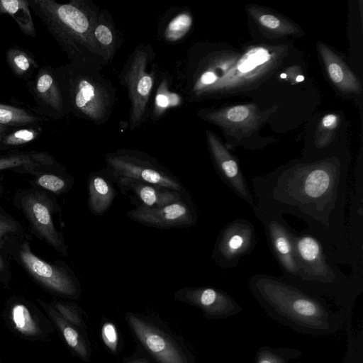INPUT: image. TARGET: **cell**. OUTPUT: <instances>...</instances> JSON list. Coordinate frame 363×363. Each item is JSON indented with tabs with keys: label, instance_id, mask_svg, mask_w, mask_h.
<instances>
[{
	"label": "cell",
	"instance_id": "obj_1",
	"mask_svg": "<svg viewBox=\"0 0 363 363\" xmlns=\"http://www.w3.org/2000/svg\"><path fill=\"white\" fill-rule=\"evenodd\" d=\"M349 159L330 154L295 160L251 178L257 204L264 211L294 216L325 247L335 264L351 265L346 238Z\"/></svg>",
	"mask_w": 363,
	"mask_h": 363
},
{
	"label": "cell",
	"instance_id": "obj_2",
	"mask_svg": "<svg viewBox=\"0 0 363 363\" xmlns=\"http://www.w3.org/2000/svg\"><path fill=\"white\" fill-rule=\"evenodd\" d=\"M286 51L279 46H251L238 52L196 44L177 68L178 86L191 102L251 90L274 74Z\"/></svg>",
	"mask_w": 363,
	"mask_h": 363
},
{
	"label": "cell",
	"instance_id": "obj_3",
	"mask_svg": "<svg viewBox=\"0 0 363 363\" xmlns=\"http://www.w3.org/2000/svg\"><path fill=\"white\" fill-rule=\"evenodd\" d=\"M33 8L67 52L72 62L100 70L106 66L94 44L92 33L100 11L87 0L59 4L34 0Z\"/></svg>",
	"mask_w": 363,
	"mask_h": 363
},
{
	"label": "cell",
	"instance_id": "obj_4",
	"mask_svg": "<svg viewBox=\"0 0 363 363\" xmlns=\"http://www.w3.org/2000/svg\"><path fill=\"white\" fill-rule=\"evenodd\" d=\"M101 71L72 62L67 77L73 110L79 116L98 125L109 120L117 102L116 89Z\"/></svg>",
	"mask_w": 363,
	"mask_h": 363
},
{
	"label": "cell",
	"instance_id": "obj_5",
	"mask_svg": "<svg viewBox=\"0 0 363 363\" xmlns=\"http://www.w3.org/2000/svg\"><path fill=\"white\" fill-rule=\"evenodd\" d=\"M155 54L150 45H137L128 56L118 79L128 91L130 102L129 126L139 128L146 120L148 106L156 84Z\"/></svg>",
	"mask_w": 363,
	"mask_h": 363
},
{
	"label": "cell",
	"instance_id": "obj_6",
	"mask_svg": "<svg viewBox=\"0 0 363 363\" xmlns=\"http://www.w3.org/2000/svg\"><path fill=\"white\" fill-rule=\"evenodd\" d=\"M273 108L262 111L256 104H247L201 109L196 115L220 127L229 146L258 150L265 145L257 140L255 133L273 113Z\"/></svg>",
	"mask_w": 363,
	"mask_h": 363
},
{
	"label": "cell",
	"instance_id": "obj_7",
	"mask_svg": "<svg viewBox=\"0 0 363 363\" xmlns=\"http://www.w3.org/2000/svg\"><path fill=\"white\" fill-rule=\"evenodd\" d=\"M298 281L318 286H347L351 281L330 259L325 247L308 230H293Z\"/></svg>",
	"mask_w": 363,
	"mask_h": 363
},
{
	"label": "cell",
	"instance_id": "obj_8",
	"mask_svg": "<svg viewBox=\"0 0 363 363\" xmlns=\"http://www.w3.org/2000/svg\"><path fill=\"white\" fill-rule=\"evenodd\" d=\"M105 161L112 179H133L186 193L179 179L167 168L141 151L119 149L106 155Z\"/></svg>",
	"mask_w": 363,
	"mask_h": 363
},
{
	"label": "cell",
	"instance_id": "obj_9",
	"mask_svg": "<svg viewBox=\"0 0 363 363\" xmlns=\"http://www.w3.org/2000/svg\"><path fill=\"white\" fill-rule=\"evenodd\" d=\"M255 215L262 223L270 250L284 276L298 281L299 268L293 240V228L282 215L269 213L255 203Z\"/></svg>",
	"mask_w": 363,
	"mask_h": 363
},
{
	"label": "cell",
	"instance_id": "obj_10",
	"mask_svg": "<svg viewBox=\"0 0 363 363\" xmlns=\"http://www.w3.org/2000/svg\"><path fill=\"white\" fill-rule=\"evenodd\" d=\"M257 244L253 224L244 218L228 223L219 232L211 258L222 269L236 267L240 259L254 250Z\"/></svg>",
	"mask_w": 363,
	"mask_h": 363
},
{
	"label": "cell",
	"instance_id": "obj_11",
	"mask_svg": "<svg viewBox=\"0 0 363 363\" xmlns=\"http://www.w3.org/2000/svg\"><path fill=\"white\" fill-rule=\"evenodd\" d=\"M133 221L144 225L162 229L188 228L196 225L198 220L196 208L189 197L159 206H138L127 213Z\"/></svg>",
	"mask_w": 363,
	"mask_h": 363
},
{
	"label": "cell",
	"instance_id": "obj_12",
	"mask_svg": "<svg viewBox=\"0 0 363 363\" xmlns=\"http://www.w3.org/2000/svg\"><path fill=\"white\" fill-rule=\"evenodd\" d=\"M206 141L210 157L220 179L238 197L253 208L255 201L238 158L211 130H206Z\"/></svg>",
	"mask_w": 363,
	"mask_h": 363
},
{
	"label": "cell",
	"instance_id": "obj_13",
	"mask_svg": "<svg viewBox=\"0 0 363 363\" xmlns=\"http://www.w3.org/2000/svg\"><path fill=\"white\" fill-rule=\"evenodd\" d=\"M4 318L16 335L30 341H48L55 326L48 315L23 301H15L6 307Z\"/></svg>",
	"mask_w": 363,
	"mask_h": 363
},
{
	"label": "cell",
	"instance_id": "obj_14",
	"mask_svg": "<svg viewBox=\"0 0 363 363\" xmlns=\"http://www.w3.org/2000/svg\"><path fill=\"white\" fill-rule=\"evenodd\" d=\"M346 221V238L351 259L352 272H363V176L362 167L356 168L350 206Z\"/></svg>",
	"mask_w": 363,
	"mask_h": 363
},
{
	"label": "cell",
	"instance_id": "obj_15",
	"mask_svg": "<svg viewBox=\"0 0 363 363\" xmlns=\"http://www.w3.org/2000/svg\"><path fill=\"white\" fill-rule=\"evenodd\" d=\"M21 257L33 277L51 291L67 296H74L77 294L78 287L75 279L65 269L43 261L26 245L21 251Z\"/></svg>",
	"mask_w": 363,
	"mask_h": 363
},
{
	"label": "cell",
	"instance_id": "obj_16",
	"mask_svg": "<svg viewBox=\"0 0 363 363\" xmlns=\"http://www.w3.org/2000/svg\"><path fill=\"white\" fill-rule=\"evenodd\" d=\"M113 181L123 194L138 203L136 207H159L186 197V193L133 179H114Z\"/></svg>",
	"mask_w": 363,
	"mask_h": 363
},
{
	"label": "cell",
	"instance_id": "obj_17",
	"mask_svg": "<svg viewBox=\"0 0 363 363\" xmlns=\"http://www.w3.org/2000/svg\"><path fill=\"white\" fill-rule=\"evenodd\" d=\"M317 48L333 85L345 94H361L362 88L360 81L342 59L325 43L318 42Z\"/></svg>",
	"mask_w": 363,
	"mask_h": 363
},
{
	"label": "cell",
	"instance_id": "obj_18",
	"mask_svg": "<svg viewBox=\"0 0 363 363\" xmlns=\"http://www.w3.org/2000/svg\"><path fill=\"white\" fill-rule=\"evenodd\" d=\"M108 169L93 172L88 179V206L91 213L102 216L110 208L117 190Z\"/></svg>",
	"mask_w": 363,
	"mask_h": 363
},
{
	"label": "cell",
	"instance_id": "obj_19",
	"mask_svg": "<svg viewBox=\"0 0 363 363\" xmlns=\"http://www.w3.org/2000/svg\"><path fill=\"white\" fill-rule=\"evenodd\" d=\"M92 37L102 60L106 65L109 64L121 45V38L108 11L100 10Z\"/></svg>",
	"mask_w": 363,
	"mask_h": 363
},
{
	"label": "cell",
	"instance_id": "obj_20",
	"mask_svg": "<svg viewBox=\"0 0 363 363\" xmlns=\"http://www.w3.org/2000/svg\"><path fill=\"white\" fill-rule=\"evenodd\" d=\"M130 321L143 344L162 363H184L181 354L163 336L135 317Z\"/></svg>",
	"mask_w": 363,
	"mask_h": 363
},
{
	"label": "cell",
	"instance_id": "obj_21",
	"mask_svg": "<svg viewBox=\"0 0 363 363\" xmlns=\"http://www.w3.org/2000/svg\"><path fill=\"white\" fill-rule=\"evenodd\" d=\"M25 209L35 228L43 235L55 247L62 248L63 242L56 231L49 206L42 199L30 196L24 201Z\"/></svg>",
	"mask_w": 363,
	"mask_h": 363
},
{
	"label": "cell",
	"instance_id": "obj_22",
	"mask_svg": "<svg viewBox=\"0 0 363 363\" xmlns=\"http://www.w3.org/2000/svg\"><path fill=\"white\" fill-rule=\"evenodd\" d=\"M247 11L258 27L270 37L279 38L300 33V30L294 23L265 9L248 6Z\"/></svg>",
	"mask_w": 363,
	"mask_h": 363
},
{
	"label": "cell",
	"instance_id": "obj_23",
	"mask_svg": "<svg viewBox=\"0 0 363 363\" xmlns=\"http://www.w3.org/2000/svg\"><path fill=\"white\" fill-rule=\"evenodd\" d=\"M47 315L62 334L67 344L81 356L86 353L84 342L78 331L65 320L49 303L39 301Z\"/></svg>",
	"mask_w": 363,
	"mask_h": 363
},
{
	"label": "cell",
	"instance_id": "obj_24",
	"mask_svg": "<svg viewBox=\"0 0 363 363\" xmlns=\"http://www.w3.org/2000/svg\"><path fill=\"white\" fill-rule=\"evenodd\" d=\"M171 79L165 74L160 78L152 109V119L157 121L170 108H177L182 103L179 94L170 88Z\"/></svg>",
	"mask_w": 363,
	"mask_h": 363
},
{
	"label": "cell",
	"instance_id": "obj_25",
	"mask_svg": "<svg viewBox=\"0 0 363 363\" xmlns=\"http://www.w3.org/2000/svg\"><path fill=\"white\" fill-rule=\"evenodd\" d=\"M0 13L10 15L24 34L31 37L35 36V28L28 1L0 0Z\"/></svg>",
	"mask_w": 363,
	"mask_h": 363
},
{
	"label": "cell",
	"instance_id": "obj_26",
	"mask_svg": "<svg viewBox=\"0 0 363 363\" xmlns=\"http://www.w3.org/2000/svg\"><path fill=\"white\" fill-rule=\"evenodd\" d=\"M192 25L193 17L189 11H178L164 25L162 37L167 43L179 42L185 38Z\"/></svg>",
	"mask_w": 363,
	"mask_h": 363
},
{
	"label": "cell",
	"instance_id": "obj_27",
	"mask_svg": "<svg viewBox=\"0 0 363 363\" xmlns=\"http://www.w3.org/2000/svg\"><path fill=\"white\" fill-rule=\"evenodd\" d=\"M36 89L40 97L52 108L58 112L64 110L62 91L52 74L46 72L41 73L37 79Z\"/></svg>",
	"mask_w": 363,
	"mask_h": 363
},
{
	"label": "cell",
	"instance_id": "obj_28",
	"mask_svg": "<svg viewBox=\"0 0 363 363\" xmlns=\"http://www.w3.org/2000/svg\"><path fill=\"white\" fill-rule=\"evenodd\" d=\"M340 117L335 113L325 115L320 120L313 140V150L316 152L313 160L318 159V152L329 147L333 142L339 126Z\"/></svg>",
	"mask_w": 363,
	"mask_h": 363
},
{
	"label": "cell",
	"instance_id": "obj_29",
	"mask_svg": "<svg viewBox=\"0 0 363 363\" xmlns=\"http://www.w3.org/2000/svg\"><path fill=\"white\" fill-rule=\"evenodd\" d=\"M36 121V118L25 110L0 104V124L21 125Z\"/></svg>",
	"mask_w": 363,
	"mask_h": 363
},
{
	"label": "cell",
	"instance_id": "obj_30",
	"mask_svg": "<svg viewBox=\"0 0 363 363\" xmlns=\"http://www.w3.org/2000/svg\"><path fill=\"white\" fill-rule=\"evenodd\" d=\"M7 58L11 68L17 74H25L34 63L25 52L18 49L9 50Z\"/></svg>",
	"mask_w": 363,
	"mask_h": 363
},
{
	"label": "cell",
	"instance_id": "obj_31",
	"mask_svg": "<svg viewBox=\"0 0 363 363\" xmlns=\"http://www.w3.org/2000/svg\"><path fill=\"white\" fill-rule=\"evenodd\" d=\"M38 133L33 129H22L8 135L4 140L7 145H21L35 139Z\"/></svg>",
	"mask_w": 363,
	"mask_h": 363
},
{
	"label": "cell",
	"instance_id": "obj_32",
	"mask_svg": "<svg viewBox=\"0 0 363 363\" xmlns=\"http://www.w3.org/2000/svg\"><path fill=\"white\" fill-rule=\"evenodd\" d=\"M38 182L40 186L53 192L63 191L67 186L63 178L53 174L42 175L38 178Z\"/></svg>",
	"mask_w": 363,
	"mask_h": 363
},
{
	"label": "cell",
	"instance_id": "obj_33",
	"mask_svg": "<svg viewBox=\"0 0 363 363\" xmlns=\"http://www.w3.org/2000/svg\"><path fill=\"white\" fill-rule=\"evenodd\" d=\"M50 305L67 322L71 324H79L78 314L72 306L61 302H53Z\"/></svg>",
	"mask_w": 363,
	"mask_h": 363
},
{
	"label": "cell",
	"instance_id": "obj_34",
	"mask_svg": "<svg viewBox=\"0 0 363 363\" xmlns=\"http://www.w3.org/2000/svg\"><path fill=\"white\" fill-rule=\"evenodd\" d=\"M292 307L297 313L307 316L315 314L317 310L312 301L301 296L293 300Z\"/></svg>",
	"mask_w": 363,
	"mask_h": 363
},
{
	"label": "cell",
	"instance_id": "obj_35",
	"mask_svg": "<svg viewBox=\"0 0 363 363\" xmlns=\"http://www.w3.org/2000/svg\"><path fill=\"white\" fill-rule=\"evenodd\" d=\"M32 162L30 155H16L0 159V170L9 167H18Z\"/></svg>",
	"mask_w": 363,
	"mask_h": 363
},
{
	"label": "cell",
	"instance_id": "obj_36",
	"mask_svg": "<svg viewBox=\"0 0 363 363\" xmlns=\"http://www.w3.org/2000/svg\"><path fill=\"white\" fill-rule=\"evenodd\" d=\"M102 336L106 345L112 350H115L117 345V333L114 325L107 323L102 328Z\"/></svg>",
	"mask_w": 363,
	"mask_h": 363
},
{
	"label": "cell",
	"instance_id": "obj_37",
	"mask_svg": "<svg viewBox=\"0 0 363 363\" xmlns=\"http://www.w3.org/2000/svg\"><path fill=\"white\" fill-rule=\"evenodd\" d=\"M12 226L9 223L0 220V238L7 231L11 230Z\"/></svg>",
	"mask_w": 363,
	"mask_h": 363
},
{
	"label": "cell",
	"instance_id": "obj_38",
	"mask_svg": "<svg viewBox=\"0 0 363 363\" xmlns=\"http://www.w3.org/2000/svg\"><path fill=\"white\" fill-rule=\"evenodd\" d=\"M7 129L6 125L0 124V133H2Z\"/></svg>",
	"mask_w": 363,
	"mask_h": 363
},
{
	"label": "cell",
	"instance_id": "obj_39",
	"mask_svg": "<svg viewBox=\"0 0 363 363\" xmlns=\"http://www.w3.org/2000/svg\"><path fill=\"white\" fill-rule=\"evenodd\" d=\"M2 267H3V262H2V259H1V258L0 257V269H1Z\"/></svg>",
	"mask_w": 363,
	"mask_h": 363
},
{
	"label": "cell",
	"instance_id": "obj_40",
	"mask_svg": "<svg viewBox=\"0 0 363 363\" xmlns=\"http://www.w3.org/2000/svg\"><path fill=\"white\" fill-rule=\"evenodd\" d=\"M261 363H271V362L267 360H263L261 362Z\"/></svg>",
	"mask_w": 363,
	"mask_h": 363
},
{
	"label": "cell",
	"instance_id": "obj_41",
	"mask_svg": "<svg viewBox=\"0 0 363 363\" xmlns=\"http://www.w3.org/2000/svg\"><path fill=\"white\" fill-rule=\"evenodd\" d=\"M0 363H1V359H0Z\"/></svg>",
	"mask_w": 363,
	"mask_h": 363
}]
</instances>
